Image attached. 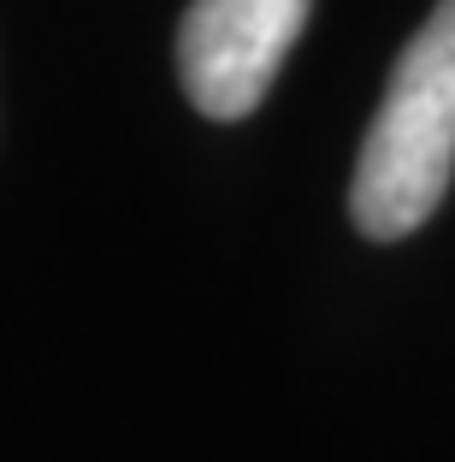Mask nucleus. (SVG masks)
Wrapping results in <instances>:
<instances>
[{"instance_id": "nucleus-1", "label": "nucleus", "mask_w": 455, "mask_h": 462, "mask_svg": "<svg viewBox=\"0 0 455 462\" xmlns=\"http://www.w3.org/2000/svg\"><path fill=\"white\" fill-rule=\"evenodd\" d=\"M455 172V0L402 48L390 89L361 136L349 214L367 237H408L432 219Z\"/></svg>"}, {"instance_id": "nucleus-2", "label": "nucleus", "mask_w": 455, "mask_h": 462, "mask_svg": "<svg viewBox=\"0 0 455 462\" xmlns=\"http://www.w3.org/2000/svg\"><path fill=\"white\" fill-rule=\"evenodd\" d=\"M308 0H196L177 30V78L207 119H242L272 89Z\"/></svg>"}]
</instances>
